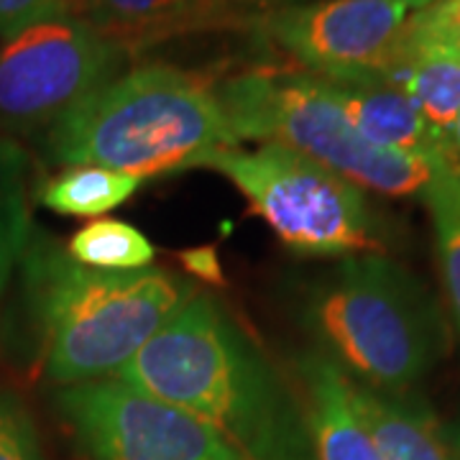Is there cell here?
I'll return each instance as SVG.
<instances>
[{
    "instance_id": "26",
    "label": "cell",
    "mask_w": 460,
    "mask_h": 460,
    "mask_svg": "<svg viewBox=\"0 0 460 460\" xmlns=\"http://www.w3.org/2000/svg\"><path fill=\"white\" fill-rule=\"evenodd\" d=\"M65 3H66V8H69V13H72V8H77L83 0H65Z\"/></svg>"
},
{
    "instance_id": "18",
    "label": "cell",
    "mask_w": 460,
    "mask_h": 460,
    "mask_svg": "<svg viewBox=\"0 0 460 460\" xmlns=\"http://www.w3.org/2000/svg\"><path fill=\"white\" fill-rule=\"evenodd\" d=\"M31 156L29 151L0 133V226L31 230L26 205V180Z\"/></svg>"
},
{
    "instance_id": "17",
    "label": "cell",
    "mask_w": 460,
    "mask_h": 460,
    "mask_svg": "<svg viewBox=\"0 0 460 460\" xmlns=\"http://www.w3.org/2000/svg\"><path fill=\"white\" fill-rule=\"evenodd\" d=\"M195 0H83L90 23L108 33L111 26H154L181 16Z\"/></svg>"
},
{
    "instance_id": "21",
    "label": "cell",
    "mask_w": 460,
    "mask_h": 460,
    "mask_svg": "<svg viewBox=\"0 0 460 460\" xmlns=\"http://www.w3.org/2000/svg\"><path fill=\"white\" fill-rule=\"evenodd\" d=\"M65 0H0V36L13 39L21 31L51 18L66 16Z\"/></svg>"
},
{
    "instance_id": "2",
    "label": "cell",
    "mask_w": 460,
    "mask_h": 460,
    "mask_svg": "<svg viewBox=\"0 0 460 460\" xmlns=\"http://www.w3.org/2000/svg\"><path fill=\"white\" fill-rule=\"evenodd\" d=\"M26 295L41 363L54 384L115 378L144 345L198 295L162 269L95 271L66 248L26 246Z\"/></svg>"
},
{
    "instance_id": "1",
    "label": "cell",
    "mask_w": 460,
    "mask_h": 460,
    "mask_svg": "<svg viewBox=\"0 0 460 460\" xmlns=\"http://www.w3.org/2000/svg\"><path fill=\"white\" fill-rule=\"evenodd\" d=\"M195 414L243 460H314L302 399L210 295H195L118 374Z\"/></svg>"
},
{
    "instance_id": "24",
    "label": "cell",
    "mask_w": 460,
    "mask_h": 460,
    "mask_svg": "<svg viewBox=\"0 0 460 460\" xmlns=\"http://www.w3.org/2000/svg\"><path fill=\"white\" fill-rule=\"evenodd\" d=\"M396 3H402L404 8H414V11H420V8H428L429 3H435V0H396Z\"/></svg>"
},
{
    "instance_id": "15",
    "label": "cell",
    "mask_w": 460,
    "mask_h": 460,
    "mask_svg": "<svg viewBox=\"0 0 460 460\" xmlns=\"http://www.w3.org/2000/svg\"><path fill=\"white\" fill-rule=\"evenodd\" d=\"M66 253L95 271H138L154 263L156 248L131 223L93 220L69 238Z\"/></svg>"
},
{
    "instance_id": "16",
    "label": "cell",
    "mask_w": 460,
    "mask_h": 460,
    "mask_svg": "<svg viewBox=\"0 0 460 460\" xmlns=\"http://www.w3.org/2000/svg\"><path fill=\"white\" fill-rule=\"evenodd\" d=\"M428 199L435 241H438V259L443 274L445 295L450 310L456 314L460 328V172L450 169L438 174L435 181L422 195Z\"/></svg>"
},
{
    "instance_id": "14",
    "label": "cell",
    "mask_w": 460,
    "mask_h": 460,
    "mask_svg": "<svg viewBox=\"0 0 460 460\" xmlns=\"http://www.w3.org/2000/svg\"><path fill=\"white\" fill-rule=\"evenodd\" d=\"M138 177L115 169L93 164L65 166L59 174L44 180L36 190L39 202L57 215L69 217H95L120 208L131 199L138 187Z\"/></svg>"
},
{
    "instance_id": "8",
    "label": "cell",
    "mask_w": 460,
    "mask_h": 460,
    "mask_svg": "<svg viewBox=\"0 0 460 460\" xmlns=\"http://www.w3.org/2000/svg\"><path fill=\"white\" fill-rule=\"evenodd\" d=\"M57 407L90 460H243L195 414L118 378L65 386Z\"/></svg>"
},
{
    "instance_id": "12",
    "label": "cell",
    "mask_w": 460,
    "mask_h": 460,
    "mask_svg": "<svg viewBox=\"0 0 460 460\" xmlns=\"http://www.w3.org/2000/svg\"><path fill=\"white\" fill-rule=\"evenodd\" d=\"M350 381V396L381 460H450L440 425L428 407L402 392H378Z\"/></svg>"
},
{
    "instance_id": "25",
    "label": "cell",
    "mask_w": 460,
    "mask_h": 460,
    "mask_svg": "<svg viewBox=\"0 0 460 460\" xmlns=\"http://www.w3.org/2000/svg\"><path fill=\"white\" fill-rule=\"evenodd\" d=\"M453 144H456V151H458V156H460V113H458V120H456V128H453Z\"/></svg>"
},
{
    "instance_id": "19",
    "label": "cell",
    "mask_w": 460,
    "mask_h": 460,
    "mask_svg": "<svg viewBox=\"0 0 460 460\" xmlns=\"http://www.w3.org/2000/svg\"><path fill=\"white\" fill-rule=\"evenodd\" d=\"M0 460H44L31 411L13 392H0Z\"/></svg>"
},
{
    "instance_id": "13",
    "label": "cell",
    "mask_w": 460,
    "mask_h": 460,
    "mask_svg": "<svg viewBox=\"0 0 460 460\" xmlns=\"http://www.w3.org/2000/svg\"><path fill=\"white\" fill-rule=\"evenodd\" d=\"M389 84L399 87L429 126L453 141L460 113V57L456 51L414 36L407 21L404 59Z\"/></svg>"
},
{
    "instance_id": "4",
    "label": "cell",
    "mask_w": 460,
    "mask_h": 460,
    "mask_svg": "<svg viewBox=\"0 0 460 460\" xmlns=\"http://www.w3.org/2000/svg\"><path fill=\"white\" fill-rule=\"evenodd\" d=\"M302 320L345 376L404 392L447 350V325L428 287L381 253L341 259L317 277Z\"/></svg>"
},
{
    "instance_id": "10",
    "label": "cell",
    "mask_w": 460,
    "mask_h": 460,
    "mask_svg": "<svg viewBox=\"0 0 460 460\" xmlns=\"http://www.w3.org/2000/svg\"><path fill=\"white\" fill-rule=\"evenodd\" d=\"M328 84L356 131L374 146L422 156L447 169H460L456 144L435 131L399 87L386 83Z\"/></svg>"
},
{
    "instance_id": "3",
    "label": "cell",
    "mask_w": 460,
    "mask_h": 460,
    "mask_svg": "<svg viewBox=\"0 0 460 460\" xmlns=\"http://www.w3.org/2000/svg\"><path fill=\"white\" fill-rule=\"evenodd\" d=\"M54 164H93L138 180L202 166L241 146L215 84L174 66L118 75L57 120L44 138Z\"/></svg>"
},
{
    "instance_id": "23",
    "label": "cell",
    "mask_w": 460,
    "mask_h": 460,
    "mask_svg": "<svg viewBox=\"0 0 460 460\" xmlns=\"http://www.w3.org/2000/svg\"><path fill=\"white\" fill-rule=\"evenodd\" d=\"M29 233L31 230L0 226V292L11 277V269L18 261V256L29 246Z\"/></svg>"
},
{
    "instance_id": "7",
    "label": "cell",
    "mask_w": 460,
    "mask_h": 460,
    "mask_svg": "<svg viewBox=\"0 0 460 460\" xmlns=\"http://www.w3.org/2000/svg\"><path fill=\"white\" fill-rule=\"evenodd\" d=\"M123 49L83 18H51L0 47V133L49 131L72 108L113 83Z\"/></svg>"
},
{
    "instance_id": "22",
    "label": "cell",
    "mask_w": 460,
    "mask_h": 460,
    "mask_svg": "<svg viewBox=\"0 0 460 460\" xmlns=\"http://www.w3.org/2000/svg\"><path fill=\"white\" fill-rule=\"evenodd\" d=\"M180 263L195 274L199 281H208V284H226L223 277V266H220V256H217V248L215 246H202V248H187L177 253Z\"/></svg>"
},
{
    "instance_id": "5",
    "label": "cell",
    "mask_w": 460,
    "mask_h": 460,
    "mask_svg": "<svg viewBox=\"0 0 460 460\" xmlns=\"http://www.w3.org/2000/svg\"><path fill=\"white\" fill-rule=\"evenodd\" d=\"M215 93L241 144L261 141L289 148L378 195H425L438 174L450 172L422 156L366 141L330 84L307 72L251 69L217 84Z\"/></svg>"
},
{
    "instance_id": "6",
    "label": "cell",
    "mask_w": 460,
    "mask_h": 460,
    "mask_svg": "<svg viewBox=\"0 0 460 460\" xmlns=\"http://www.w3.org/2000/svg\"><path fill=\"white\" fill-rule=\"evenodd\" d=\"M202 166L228 177L296 256L350 259L384 251L381 223L361 187L296 151L277 144L223 148Z\"/></svg>"
},
{
    "instance_id": "11",
    "label": "cell",
    "mask_w": 460,
    "mask_h": 460,
    "mask_svg": "<svg viewBox=\"0 0 460 460\" xmlns=\"http://www.w3.org/2000/svg\"><path fill=\"white\" fill-rule=\"evenodd\" d=\"M296 376L314 460H381L356 411L350 381L325 353L302 356Z\"/></svg>"
},
{
    "instance_id": "9",
    "label": "cell",
    "mask_w": 460,
    "mask_h": 460,
    "mask_svg": "<svg viewBox=\"0 0 460 460\" xmlns=\"http://www.w3.org/2000/svg\"><path fill=\"white\" fill-rule=\"evenodd\" d=\"M410 8L396 0H317L263 18V33L328 83H392L407 49Z\"/></svg>"
},
{
    "instance_id": "20",
    "label": "cell",
    "mask_w": 460,
    "mask_h": 460,
    "mask_svg": "<svg viewBox=\"0 0 460 460\" xmlns=\"http://www.w3.org/2000/svg\"><path fill=\"white\" fill-rule=\"evenodd\" d=\"M410 31L460 57V0H435L410 16Z\"/></svg>"
}]
</instances>
